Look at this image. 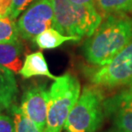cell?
<instances>
[{"label": "cell", "instance_id": "cell-17", "mask_svg": "<svg viewBox=\"0 0 132 132\" xmlns=\"http://www.w3.org/2000/svg\"><path fill=\"white\" fill-rule=\"evenodd\" d=\"M0 132H15V125L12 118L0 114Z\"/></svg>", "mask_w": 132, "mask_h": 132}, {"label": "cell", "instance_id": "cell-2", "mask_svg": "<svg viewBox=\"0 0 132 132\" xmlns=\"http://www.w3.org/2000/svg\"><path fill=\"white\" fill-rule=\"evenodd\" d=\"M53 6V28L64 35L89 37L102 22V15L95 5H81L70 0H52Z\"/></svg>", "mask_w": 132, "mask_h": 132}, {"label": "cell", "instance_id": "cell-6", "mask_svg": "<svg viewBox=\"0 0 132 132\" xmlns=\"http://www.w3.org/2000/svg\"><path fill=\"white\" fill-rule=\"evenodd\" d=\"M54 12L52 0H38L26 10L16 24L20 35L31 39L48 28H53Z\"/></svg>", "mask_w": 132, "mask_h": 132}, {"label": "cell", "instance_id": "cell-13", "mask_svg": "<svg viewBox=\"0 0 132 132\" xmlns=\"http://www.w3.org/2000/svg\"><path fill=\"white\" fill-rule=\"evenodd\" d=\"M97 8L105 15L132 11V0H96Z\"/></svg>", "mask_w": 132, "mask_h": 132}, {"label": "cell", "instance_id": "cell-11", "mask_svg": "<svg viewBox=\"0 0 132 132\" xmlns=\"http://www.w3.org/2000/svg\"><path fill=\"white\" fill-rule=\"evenodd\" d=\"M18 88L14 73L0 65V109H10L15 105Z\"/></svg>", "mask_w": 132, "mask_h": 132}, {"label": "cell", "instance_id": "cell-4", "mask_svg": "<svg viewBox=\"0 0 132 132\" xmlns=\"http://www.w3.org/2000/svg\"><path fill=\"white\" fill-rule=\"evenodd\" d=\"M81 94L76 76L66 73L57 76L49 89L46 125L44 132H60L69 113Z\"/></svg>", "mask_w": 132, "mask_h": 132}, {"label": "cell", "instance_id": "cell-15", "mask_svg": "<svg viewBox=\"0 0 132 132\" xmlns=\"http://www.w3.org/2000/svg\"><path fill=\"white\" fill-rule=\"evenodd\" d=\"M10 112L14 122L15 132H42L32 121L22 114L20 108L15 105L10 108Z\"/></svg>", "mask_w": 132, "mask_h": 132}, {"label": "cell", "instance_id": "cell-14", "mask_svg": "<svg viewBox=\"0 0 132 132\" xmlns=\"http://www.w3.org/2000/svg\"><path fill=\"white\" fill-rule=\"evenodd\" d=\"M21 38L17 24L10 15L0 17V43H10Z\"/></svg>", "mask_w": 132, "mask_h": 132}, {"label": "cell", "instance_id": "cell-3", "mask_svg": "<svg viewBox=\"0 0 132 132\" xmlns=\"http://www.w3.org/2000/svg\"><path fill=\"white\" fill-rule=\"evenodd\" d=\"M105 96L101 88L85 86L64 125V132H96L105 117Z\"/></svg>", "mask_w": 132, "mask_h": 132}, {"label": "cell", "instance_id": "cell-18", "mask_svg": "<svg viewBox=\"0 0 132 132\" xmlns=\"http://www.w3.org/2000/svg\"><path fill=\"white\" fill-rule=\"evenodd\" d=\"M12 0H0V17L10 15Z\"/></svg>", "mask_w": 132, "mask_h": 132}, {"label": "cell", "instance_id": "cell-20", "mask_svg": "<svg viewBox=\"0 0 132 132\" xmlns=\"http://www.w3.org/2000/svg\"><path fill=\"white\" fill-rule=\"evenodd\" d=\"M107 132H126V131H123V130H118V129L113 128V129H112V130H108Z\"/></svg>", "mask_w": 132, "mask_h": 132}, {"label": "cell", "instance_id": "cell-8", "mask_svg": "<svg viewBox=\"0 0 132 132\" xmlns=\"http://www.w3.org/2000/svg\"><path fill=\"white\" fill-rule=\"evenodd\" d=\"M105 117L110 118L118 130L132 132V87L105 99Z\"/></svg>", "mask_w": 132, "mask_h": 132}, {"label": "cell", "instance_id": "cell-16", "mask_svg": "<svg viewBox=\"0 0 132 132\" xmlns=\"http://www.w3.org/2000/svg\"><path fill=\"white\" fill-rule=\"evenodd\" d=\"M37 1L38 0H12L9 15L13 20H15L21 15V13H22L31 4Z\"/></svg>", "mask_w": 132, "mask_h": 132}, {"label": "cell", "instance_id": "cell-10", "mask_svg": "<svg viewBox=\"0 0 132 132\" xmlns=\"http://www.w3.org/2000/svg\"><path fill=\"white\" fill-rule=\"evenodd\" d=\"M19 74L24 79L31 78L33 76H46L52 80L57 78V76H53L50 72L46 60L41 52L27 55Z\"/></svg>", "mask_w": 132, "mask_h": 132}, {"label": "cell", "instance_id": "cell-19", "mask_svg": "<svg viewBox=\"0 0 132 132\" xmlns=\"http://www.w3.org/2000/svg\"><path fill=\"white\" fill-rule=\"evenodd\" d=\"M70 1L81 5H95L96 0H70Z\"/></svg>", "mask_w": 132, "mask_h": 132}, {"label": "cell", "instance_id": "cell-1", "mask_svg": "<svg viewBox=\"0 0 132 132\" xmlns=\"http://www.w3.org/2000/svg\"><path fill=\"white\" fill-rule=\"evenodd\" d=\"M132 39V19L125 14L107 15L83 46L89 64L101 66L111 61Z\"/></svg>", "mask_w": 132, "mask_h": 132}, {"label": "cell", "instance_id": "cell-21", "mask_svg": "<svg viewBox=\"0 0 132 132\" xmlns=\"http://www.w3.org/2000/svg\"><path fill=\"white\" fill-rule=\"evenodd\" d=\"M0 111H1V109H0Z\"/></svg>", "mask_w": 132, "mask_h": 132}, {"label": "cell", "instance_id": "cell-9", "mask_svg": "<svg viewBox=\"0 0 132 132\" xmlns=\"http://www.w3.org/2000/svg\"><path fill=\"white\" fill-rule=\"evenodd\" d=\"M24 46L21 39L10 43H0V65L19 74L22 67Z\"/></svg>", "mask_w": 132, "mask_h": 132}, {"label": "cell", "instance_id": "cell-7", "mask_svg": "<svg viewBox=\"0 0 132 132\" xmlns=\"http://www.w3.org/2000/svg\"><path fill=\"white\" fill-rule=\"evenodd\" d=\"M49 90L44 84H33L26 89L21 100L20 110L39 130L44 132L46 125Z\"/></svg>", "mask_w": 132, "mask_h": 132}, {"label": "cell", "instance_id": "cell-12", "mask_svg": "<svg viewBox=\"0 0 132 132\" xmlns=\"http://www.w3.org/2000/svg\"><path fill=\"white\" fill-rule=\"evenodd\" d=\"M80 38L75 36L64 35L53 28H48L34 38V43L40 49H54L67 41H79Z\"/></svg>", "mask_w": 132, "mask_h": 132}, {"label": "cell", "instance_id": "cell-5", "mask_svg": "<svg viewBox=\"0 0 132 132\" xmlns=\"http://www.w3.org/2000/svg\"><path fill=\"white\" fill-rule=\"evenodd\" d=\"M89 80L100 88L132 87V39L107 64L89 72Z\"/></svg>", "mask_w": 132, "mask_h": 132}]
</instances>
